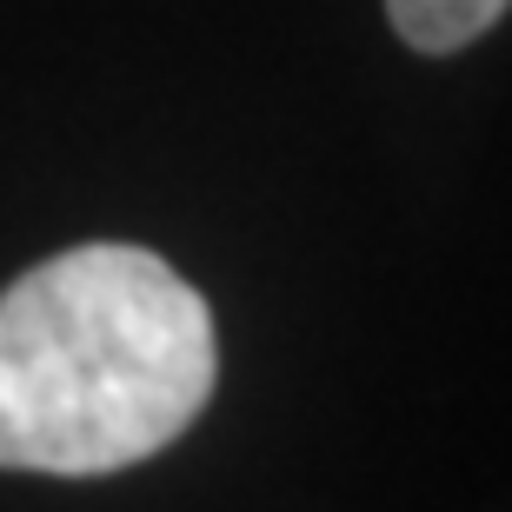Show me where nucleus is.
Masks as SVG:
<instances>
[{
	"label": "nucleus",
	"mask_w": 512,
	"mask_h": 512,
	"mask_svg": "<svg viewBox=\"0 0 512 512\" xmlns=\"http://www.w3.org/2000/svg\"><path fill=\"white\" fill-rule=\"evenodd\" d=\"M399 40L419 54H459L473 47L486 27L506 20V0H386Z\"/></svg>",
	"instance_id": "2"
},
{
	"label": "nucleus",
	"mask_w": 512,
	"mask_h": 512,
	"mask_svg": "<svg viewBox=\"0 0 512 512\" xmlns=\"http://www.w3.org/2000/svg\"><path fill=\"white\" fill-rule=\"evenodd\" d=\"M220 380L200 286L147 247H74L0 293V466L100 479L167 453Z\"/></svg>",
	"instance_id": "1"
}]
</instances>
